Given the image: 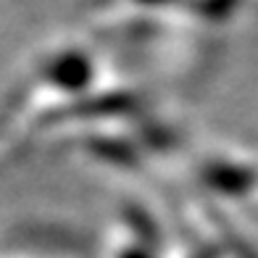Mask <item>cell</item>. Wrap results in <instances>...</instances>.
I'll list each match as a JSON object with an SVG mask.
<instances>
[{"mask_svg":"<svg viewBox=\"0 0 258 258\" xmlns=\"http://www.w3.org/2000/svg\"><path fill=\"white\" fill-rule=\"evenodd\" d=\"M103 85V66L85 42L66 40L42 48L0 105V156L58 126Z\"/></svg>","mask_w":258,"mask_h":258,"instance_id":"cell-1","label":"cell"}]
</instances>
